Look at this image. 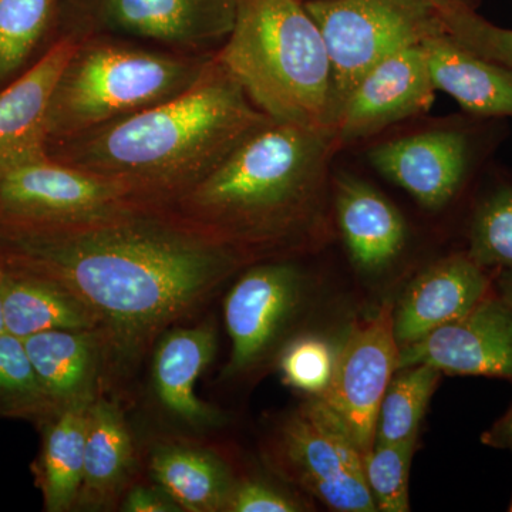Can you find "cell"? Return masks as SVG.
<instances>
[{"mask_svg": "<svg viewBox=\"0 0 512 512\" xmlns=\"http://www.w3.org/2000/svg\"><path fill=\"white\" fill-rule=\"evenodd\" d=\"M0 265L72 293L99 322L104 355L136 359L251 266L164 204L66 227L0 225Z\"/></svg>", "mask_w": 512, "mask_h": 512, "instance_id": "obj_1", "label": "cell"}, {"mask_svg": "<svg viewBox=\"0 0 512 512\" xmlns=\"http://www.w3.org/2000/svg\"><path fill=\"white\" fill-rule=\"evenodd\" d=\"M332 133L271 120L167 207L259 264L332 237Z\"/></svg>", "mask_w": 512, "mask_h": 512, "instance_id": "obj_2", "label": "cell"}, {"mask_svg": "<svg viewBox=\"0 0 512 512\" xmlns=\"http://www.w3.org/2000/svg\"><path fill=\"white\" fill-rule=\"evenodd\" d=\"M212 56L197 82L157 106L47 144L60 163L110 178L167 205L271 121Z\"/></svg>", "mask_w": 512, "mask_h": 512, "instance_id": "obj_3", "label": "cell"}, {"mask_svg": "<svg viewBox=\"0 0 512 512\" xmlns=\"http://www.w3.org/2000/svg\"><path fill=\"white\" fill-rule=\"evenodd\" d=\"M217 56L272 120L332 128V64L299 0H237L234 28Z\"/></svg>", "mask_w": 512, "mask_h": 512, "instance_id": "obj_4", "label": "cell"}, {"mask_svg": "<svg viewBox=\"0 0 512 512\" xmlns=\"http://www.w3.org/2000/svg\"><path fill=\"white\" fill-rule=\"evenodd\" d=\"M214 55L110 35L77 40L50 100L47 144L173 99L197 82Z\"/></svg>", "mask_w": 512, "mask_h": 512, "instance_id": "obj_5", "label": "cell"}, {"mask_svg": "<svg viewBox=\"0 0 512 512\" xmlns=\"http://www.w3.org/2000/svg\"><path fill=\"white\" fill-rule=\"evenodd\" d=\"M303 5L332 64V127L357 84L376 66L446 32L426 0H309Z\"/></svg>", "mask_w": 512, "mask_h": 512, "instance_id": "obj_6", "label": "cell"}, {"mask_svg": "<svg viewBox=\"0 0 512 512\" xmlns=\"http://www.w3.org/2000/svg\"><path fill=\"white\" fill-rule=\"evenodd\" d=\"M272 467L330 510L375 512L365 456L338 414L313 396L284 421L269 448Z\"/></svg>", "mask_w": 512, "mask_h": 512, "instance_id": "obj_7", "label": "cell"}, {"mask_svg": "<svg viewBox=\"0 0 512 512\" xmlns=\"http://www.w3.org/2000/svg\"><path fill=\"white\" fill-rule=\"evenodd\" d=\"M235 16L237 0H69L60 39L110 35L178 52L215 53Z\"/></svg>", "mask_w": 512, "mask_h": 512, "instance_id": "obj_8", "label": "cell"}, {"mask_svg": "<svg viewBox=\"0 0 512 512\" xmlns=\"http://www.w3.org/2000/svg\"><path fill=\"white\" fill-rule=\"evenodd\" d=\"M141 202L130 188L46 157L0 170V225L50 228L113 217Z\"/></svg>", "mask_w": 512, "mask_h": 512, "instance_id": "obj_9", "label": "cell"}, {"mask_svg": "<svg viewBox=\"0 0 512 512\" xmlns=\"http://www.w3.org/2000/svg\"><path fill=\"white\" fill-rule=\"evenodd\" d=\"M393 311V303L384 302L375 318L350 329L320 396L346 424L365 458L375 447L380 404L399 363Z\"/></svg>", "mask_w": 512, "mask_h": 512, "instance_id": "obj_10", "label": "cell"}, {"mask_svg": "<svg viewBox=\"0 0 512 512\" xmlns=\"http://www.w3.org/2000/svg\"><path fill=\"white\" fill-rule=\"evenodd\" d=\"M302 292V272L285 259L248 266L224 303L232 342L225 375L247 372L264 360L298 311Z\"/></svg>", "mask_w": 512, "mask_h": 512, "instance_id": "obj_11", "label": "cell"}, {"mask_svg": "<svg viewBox=\"0 0 512 512\" xmlns=\"http://www.w3.org/2000/svg\"><path fill=\"white\" fill-rule=\"evenodd\" d=\"M437 89L423 45L384 60L357 84L333 124L338 150L382 133L387 127L427 113Z\"/></svg>", "mask_w": 512, "mask_h": 512, "instance_id": "obj_12", "label": "cell"}, {"mask_svg": "<svg viewBox=\"0 0 512 512\" xmlns=\"http://www.w3.org/2000/svg\"><path fill=\"white\" fill-rule=\"evenodd\" d=\"M430 365L456 376L512 379V311L487 295L463 318L400 348L397 370Z\"/></svg>", "mask_w": 512, "mask_h": 512, "instance_id": "obj_13", "label": "cell"}, {"mask_svg": "<svg viewBox=\"0 0 512 512\" xmlns=\"http://www.w3.org/2000/svg\"><path fill=\"white\" fill-rule=\"evenodd\" d=\"M367 158L421 207L437 211L463 187L473 164V141L461 128H436L377 144Z\"/></svg>", "mask_w": 512, "mask_h": 512, "instance_id": "obj_14", "label": "cell"}, {"mask_svg": "<svg viewBox=\"0 0 512 512\" xmlns=\"http://www.w3.org/2000/svg\"><path fill=\"white\" fill-rule=\"evenodd\" d=\"M490 286L483 266L468 254L434 262L414 279L394 308V336L399 348L466 316L490 295Z\"/></svg>", "mask_w": 512, "mask_h": 512, "instance_id": "obj_15", "label": "cell"}, {"mask_svg": "<svg viewBox=\"0 0 512 512\" xmlns=\"http://www.w3.org/2000/svg\"><path fill=\"white\" fill-rule=\"evenodd\" d=\"M77 40L62 37L0 89V170L47 156V113Z\"/></svg>", "mask_w": 512, "mask_h": 512, "instance_id": "obj_16", "label": "cell"}, {"mask_svg": "<svg viewBox=\"0 0 512 512\" xmlns=\"http://www.w3.org/2000/svg\"><path fill=\"white\" fill-rule=\"evenodd\" d=\"M333 212L350 258L365 272L382 271L404 249L406 222L400 211L366 181L333 175Z\"/></svg>", "mask_w": 512, "mask_h": 512, "instance_id": "obj_17", "label": "cell"}, {"mask_svg": "<svg viewBox=\"0 0 512 512\" xmlns=\"http://www.w3.org/2000/svg\"><path fill=\"white\" fill-rule=\"evenodd\" d=\"M423 47L437 92L453 97L473 116L512 119V70L471 52L446 32Z\"/></svg>", "mask_w": 512, "mask_h": 512, "instance_id": "obj_18", "label": "cell"}, {"mask_svg": "<svg viewBox=\"0 0 512 512\" xmlns=\"http://www.w3.org/2000/svg\"><path fill=\"white\" fill-rule=\"evenodd\" d=\"M217 352L212 323L167 330L154 353L153 379L158 399L168 412L191 426L217 421V413L195 394V383Z\"/></svg>", "mask_w": 512, "mask_h": 512, "instance_id": "obj_19", "label": "cell"}, {"mask_svg": "<svg viewBox=\"0 0 512 512\" xmlns=\"http://www.w3.org/2000/svg\"><path fill=\"white\" fill-rule=\"evenodd\" d=\"M37 379L57 412L93 402L103 348L99 336L83 330H46L22 339Z\"/></svg>", "mask_w": 512, "mask_h": 512, "instance_id": "obj_20", "label": "cell"}, {"mask_svg": "<svg viewBox=\"0 0 512 512\" xmlns=\"http://www.w3.org/2000/svg\"><path fill=\"white\" fill-rule=\"evenodd\" d=\"M0 301L6 332L26 339L46 330L99 333L93 313L59 285L0 265Z\"/></svg>", "mask_w": 512, "mask_h": 512, "instance_id": "obj_21", "label": "cell"}, {"mask_svg": "<svg viewBox=\"0 0 512 512\" xmlns=\"http://www.w3.org/2000/svg\"><path fill=\"white\" fill-rule=\"evenodd\" d=\"M134 463L133 439L119 406L96 397L87 419L83 480L76 507L90 510L119 501Z\"/></svg>", "mask_w": 512, "mask_h": 512, "instance_id": "obj_22", "label": "cell"}, {"mask_svg": "<svg viewBox=\"0 0 512 512\" xmlns=\"http://www.w3.org/2000/svg\"><path fill=\"white\" fill-rule=\"evenodd\" d=\"M150 470L161 490L184 511H224L234 485L220 458L185 444L154 448Z\"/></svg>", "mask_w": 512, "mask_h": 512, "instance_id": "obj_23", "label": "cell"}, {"mask_svg": "<svg viewBox=\"0 0 512 512\" xmlns=\"http://www.w3.org/2000/svg\"><path fill=\"white\" fill-rule=\"evenodd\" d=\"M73 404L47 420L39 463V485L46 511L76 507L82 487L84 446L90 404Z\"/></svg>", "mask_w": 512, "mask_h": 512, "instance_id": "obj_24", "label": "cell"}, {"mask_svg": "<svg viewBox=\"0 0 512 512\" xmlns=\"http://www.w3.org/2000/svg\"><path fill=\"white\" fill-rule=\"evenodd\" d=\"M69 0H0V89L57 40Z\"/></svg>", "mask_w": 512, "mask_h": 512, "instance_id": "obj_25", "label": "cell"}, {"mask_svg": "<svg viewBox=\"0 0 512 512\" xmlns=\"http://www.w3.org/2000/svg\"><path fill=\"white\" fill-rule=\"evenodd\" d=\"M397 372L380 404L376 443L417 439L421 420L443 375L430 365L404 367Z\"/></svg>", "mask_w": 512, "mask_h": 512, "instance_id": "obj_26", "label": "cell"}, {"mask_svg": "<svg viewBox=\"0 0 512 512\" xmlns=\"http://www.w3.org/2000/svg\"><path fill=\"white\" fill-rule=\"evenodd\" d=\"M26 353L23 340L0 335V417L50 420L57 414Z\"/></svg>", "mask_w": 512, "mask_h": 512, "instance_id": "obj_27", "label": "cell"}, {"mask_svg": "<svg viewBox=\"0 0 512 512\" xmlns=\"http://www.w3.org/2000/svg\"><path fill=\"white\" fill-rule=\"evenodd\" d=\"M467 254L484 269H512V185L495 187L477 205Z\"/></svg>", "mask_w": 512, "mask_h": 512, "instance_id": "obj_28", "label": "cell"}, {"mask_svg": "<svg viewBox=\"0 0 512 512\" xmlns=\"http://www.w3.org/2000/svg\"><path fill=\"white\" fill-rule=\"evenodd\" d=\"M417 439L376 443L365 458V476L377 511H410V467Z\"/></svg>", "mask_w": 512, "mask_h": 512, "instance_id": "obj_29", "label": "cell"}, {"mask_svg": "<svg viewBox=\"0 0 512 512\" xmlns=\"http://www.w3.org/2000/svg\"><path fill=\"white\" fill-rule=\"evenodd\" d=\"M446 33L471 52L512 70V30L478 15L476 8L450 5L437 8Z\"/></svg>", "mask_w": 512, "mask_h": 512, "instance_id": "obj_30", "label": "cell"}, {"mask_svg": "<svg viewBox=\"0 0 512 512\" xmlns=\"http://www.w3.org/2000/svg\"><path fill=\"white\" fill-rule=\"evenodd\" d=\"M336 352L329 343L305 336L289 343L279 360L284 382L293 389L320 397L328 389Z\"/></svg>", "mask_w": 512, "mask_h": 512, "instance_id": "obj_31", "label": "cell"}, {"mask_svg": "<svg viewBox=\"0 0 512 512\" xmlns=\"http://www.w3.org/2000/svg\"><path fill=\"white\" fill-rule=\"evenodd\" d=\"M302 505L291 495L282 493L262 481L244 480L232 485L224 511L229 512H295Z\"/></svg>", "mask_w": 512, "mask_h": 512, "instance_id": "obj_32", "label": "cell"}, {"mask_svg": "<svg viewBox=\"0 0 512 512\" xmlns=\"http://www.w3.org/2000/svg\"><path fill=\"white\" fill-rule=\"evenodd\" d=\"M177 505L168 497L167 494L161 495L151 488L138 487L131 488L123 500V511L127 512H168L178 511Z\"/></svg>", "mask_w": 512, "mask_h": 512, "instance_id": "obj_33", "label": "cell"}, {"mask_svg": "<svg viewBox=\"0 0 512 512\" xmlns=\"http://www.w3.org/2000/svg\"><path fill=\"white\" fill-rule=\"evenodd\" d=\"M481 443L497 450H512V406L490 429L484 431Z\"/></svg>", "mask_w": 512, "mask_h": 512, "instance_id": "obj_34", "label": "cell"}, {"mask_svg": "<svg viewBox=\"0 0 512 512\" xmlns=\"http://www.w3.org/2000/svg\"><path fill=\"white\" fill-rule=\"evenodd\" d=\"M498 296L512 311V269H501L497 278Z\"/></svg>", "mask_w": 512, "mask_h": 512, "instance_id": "obj_35", "label": "cell"}, {"mask_svg": "<svg viewBox=\"0 0 512 512\" xmlns=\"http://www.w3.org/2000/svg\"><path fill=\"white\" fill-rule=\"evenodd\" d=\"M426 2L436 9L450 5H466L471 6V8H476L477 6V0H426Z\"/></svg>", "mask_w": 512, "mask_h": 512, "instance_id": "obj_36", "label": "cell"}, {"mask_svg": "<svg viewBox=\"0 0 512 512\" xmlns=\"http://www.w3.org/2000/svg\"><path fill=\"white\" fill-rule=\"evenodd\" d=\"M5 323H3V311H2V301H0V335L5 333Z\"/></svg>", "mask_w": 512, "mask_h": 512, "instance_id": "obj_37", "label": "cell"}, {"mask_svg": "<svg viewBox=\"0 0 512 512\" xmlns=\"http://www.w3.org/2000/svg\"><path fill=\"white\" fill-rule=\"evenodd\" d=\"M508 511L512 512V495H511L510 505H508Z\"/></svg>", "mask_w": 512, "mask_h": 512, "instance_id": "obj_38", "label": "cell"}]
</instances>
